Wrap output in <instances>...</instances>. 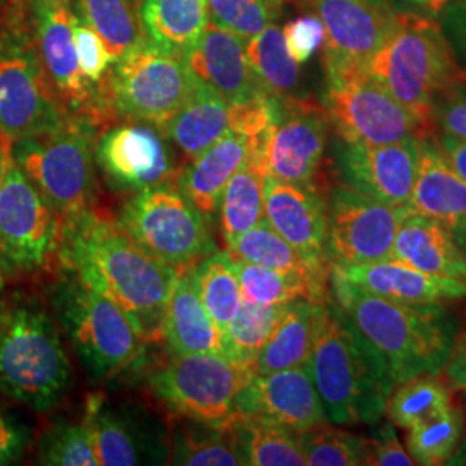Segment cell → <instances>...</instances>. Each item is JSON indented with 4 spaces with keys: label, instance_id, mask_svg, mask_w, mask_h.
<instances>
[{
    "label": "cell",
    "instance_id": "obj_55",
    "mask_svg": "<svg viewBox=\"0 0 466 466\" xmlns=\"http://www.w3.org/2000/svg\"><path fill=\"white\" fill-rule=\"evenodd\" d=\"M9 157H11V146L0 137V184H2V180H4V175H5V169H7Z\"/></svg>",
    "mask_w": 466,
    "mask_h": 466
},
{
    "label": "cell",
    "instance_id": "obj_38",
    "mask_svg": "<svg viewBox=\"0 0 466 466\" xmlns=\"http://www.w3.org/2000/svg\"><path fill=\"white\" fill-rule=\"evenodd\" d=\"M232 265L244 300L271 306L287 304L298 298L311 300L329 299V287H321L308 279L287 275L273 268L246 263L233 258Z\"/></svg>",
    "mask_w": 466,
    "mask_h": 466
},
{
    "label": "cell",
    "instance_id": "obj_41",
    "mask_svg": "<svg viewBox=\"0 0 466 466\" xmlns=\"http://www.w3.org/2000/svg\"><path fill=\"white\" fill-rule=\"evenodd\" d=\"M285 306L287 304L267 306L242 299L237 315L223 332V354L254 367L259 350L279 325Z\"/></svg>",
    "mask_w": 466,
    "mask_h": 466
},
{
    "label": "cell",
    "instance_id": "obj_5",
    "mask_svg": "<svg viewBox=\"0 0 466 466\" xmlns=\"http://www.w3.org/2000/svg\"><path fill=\"white\" fill-rule=\"evenodd\" d=\"M365 69L427 130L435 100L461 73L437 17L400 9L396 28Z\"/></svg>",
    "mask_w": 466,
    "mask_h": 466
},
{
    "label": "cell",
    "instance_id": "obj_25",
    "mask_svg": "<svg viewBox=\"0 0 466 466\" xmlns=\"http://www.w3.org/2000/svg\"><path fill=\"white\" fill-rule=\"evenodd\" d=\"M184 57L200 84L211 86L232 106H249L269 96L254 76L246 40L238 35L209 25Z\"/></svg>",
    "mask_w": 466,
    "mask_h": 466
},
{
    "label": "cell",
    "instance_id": "obj_45",
    "mask_svg": "<svg viewBox=\"0 0 466 466\" xmlns=\"http://www.w3.org/2000/svg\"><path fill=\"white\" fill-rule=\"evenodd\" d=\"M208 16L209 25L244 40L265 30L275 17L261 0H208Z\"/></svg>",
    "mask_w": 466,
    "mask_h": 466
},
{
    "label": "cell",
    "instance_id": "obj_48",
    "mask_svg": "<svg viewBox=\"0 0 466 466\" xmlns=\"http://www.w3.org/2000/svg\"><path fill=\"white\" fill-rule=\"evenodd\" d=\"M30 444V425L15 410L0 402V466L21 463Z\"/></svg>",
    "mask_w": 466,
    "mask_h": 466
},
{
    "label": "cell",
    "instance_id": "obj_31",
    "mask_svg": "<svg viewBox=\"0 0 466 466\" xmlns=\"http://www.w3.org/2000/svg\"><path fill=\"white\" fill-rule=\"evenodd\" d=\"M138 21L150 44L185 54L209 26L208 0H142Z\"/></svg>",
    "mask_w": 466,
    "mask_h": 466
},
{
    "label": "cell",
    "instance_id": "obj_46",
    "mask_svg": "<svg viewBox=\"0 0 466 466\" xmlns=\"http://www.w3.org/2000/svg\"><path fill=\"white\" fill-rule=\"evenodd\" d=\"M73 35H75V46H76L80 69H82L86 82L94 85L102 94L107 73H109L113 63H111L109 52L106 49V44L100 38V35L85 21L84 17L76 13V9H75V17H73Z\"/></svg>",
    "mask_w": 466,
    "mask_h": 466
},
{
    "label": "cell",
    "instance_id": "obj_56",
    "mask_svg": "<svg viewBox=\"0 0 466 466\" xmlns=\"http://www.w3.org/2000/svg\"><path fill=\"white\" fill-rule=\"evenodd\" d=\"M451 463H454V465H465L466 463V435L463 437V441H461V444H460V448L456 451V454H454V458L451 460Z\"/></svg>",
    "mask_w": 466,
    "mask_h": 466
},
{
    "label": "cell",
    "instance_id": "obj_47",
    "mask_svg": "<svg viewBox=\"0 0 466 466\" xmlns=\"http://www.w3.org/2000/svg\"><path fill=\"white\" fill-rule=\"evenodd\" d=\"M432 127L466 138V75L461 71L435 100Z\"/></svg>",
    "mask_w": 466,
    "mask_h": 466
},
{
    "label": "cell",
    "instance_id": "obj_3",
    "mask_svg": "<svg viewBox=\"0 0 466 466\" xmlns=\"http://www.w3.org/2000/svg\"><path fill=\"white\" fill-rule=\"evenodd\" d=\"M329 285L333 300L382 354L394 382L421 373H442L456 340V321L442 304L385 299L332 269Z\"/></svg>",
    "mask_w": 466,
    "mask_h": 466
},
{
    "label": "cell",
    "instance_id": "obj_54",
    "mask_svg": "<svg viewBox=\"0 0 466 466\" xmlns=\"http://www.w3.org/2000/svg\"><path fill=\"white\" fill-rule=\"evenodd\" d=\"M451 0H400V11H411L425 16L439 17Z\"/></svg>",
    "mask_w": 466,
    "mask_h": 466
},
{
    "label": "cell",
    "instance_id": "obj_7",
    "mask_svg": "<svg viewBox=\"0 0 466 466\" xmlns=\"http://www.w3.org/2000/svg\"><path fill=\"white\" fill-rule=\"evenodd\" d=\"M50 289L52 311L94 380H109L132 367L144 340L113 300L85 285L73 271Z\"/></svg>",
    "mask_w": 466,
    "mask_h": 466
},
{
    "label": "cell",
    "instance_id": "obj_1",
    "mask_svg": "<svg viewBox=\"0 0 466 466\" xmlns=\"http://www.w3.org/2000/svg\"><path fill=\"white\" fill-rule=\"evenodd\" d=\"M59 269L113 300L144 342L163 339L178 269L152 258L109 218L90 211L65 225Z\"/></svg>",
    "mask_w": 466,
    "mask_h": 466
},
{
    "label": "cell",
    "instance_id": "obj_11",
    "mask_svg": "<svg viewBox=\"0 0 466 466\" xmlns=\"http://www.w3.org/2000/svg\"><path fill=\"white\" fill-rule=\"evenodd\" d=\"M256 375L250 365L221 352L177 354L149 375L152 394L173 415L208 425H228L235 400Z\"/></svg>",
    "mask_w": 466,
    "mask_h": 466
},
{
    "label": "cell",
    "instance_id": "obj_8",
    "mask_svg": "<svg viewBox=\"0 0 466 466\" xmlns=\"http://www.w3.org/2000/svg\"><path fill=\"white\" fill-rule=\"evenodd\" d=\"M198 84L184 54L161 49L142 36L111 65L102 97L111 121L147 123L163 130Z\"/></svg>",
    "mask_w": 466,
    "mask_h": 466
},
{
    "label": "cell",
    "instance_id": "obj_53",
    "mask_svg": "<svg viewBox=\"0 0 466 466\" xmlns=\"http://www.w3.org/2000/svg\"><path fill=\"white\" fill-rule=\"evenodd\" d=\"M435 137L451 167H454V171L466 182V138L446 132H437Z\"/></svg>",
    "mask_w": 466,
    "mask_h": 466
},
{
    "label": "cell",
    "instance_id": "obj_14",
    "mask_svg": "<svg viewBox=\"0 0 466 466\" xmlns=\"http://www.w3.org/2000/svg\"><path fill=\"white\" fill-rule=\"evenodd\" d=\"M28 16L38 57L67 116L85 117L97 128L111 123L102 94L80 69L73 35L75 0H28Z\"/></svg>",
    "mask_w": 466,
    "mask_h": 466
},
{
    "label": "cell",
    "instance_id": "obj_39",
    "mask_svg": "<svg viewBox=\"0 0 466 466\" xmlns=\"http://www.w3.org/2000/svg\"><path fill=\"white\" fill-rule=\"evenodd\" d=\"M465 425L463 410L451 404L408 429L406 446L415 465H450L465 437Z\"/></svg>",
    "mask_w": 466,
    "mask_h": 466
},
{
    "label": "cell",
    "instance_id": "obj_29",
    "mask_svg": "<svg viewBox=\"0 0 466 466\" xmlns=\"http://www.w3.org/2000/svg\"><path fill=\"white\" fill-rule=\"evenodd\" d=\"M163 339L177 354H223V333L200 300L194 268L178 273L167 304Z\"/></svg>",
    "mask_w": 466,
    "mask_h": 466
},
{
    "label": "cell",
    "instance_id": "obj_59",
    "mask_svg": "<svg viewBox=\"0 0 466 466\" xmlns=\"http://www.w3.org/2000/svg\"><path fill=\"white\" fill-rule=\"evenodd\" d=\"M461 390H466V382H465V385H463V387H461Z\"/></svg>",
    "mask_w": 466,
    "mask_h": 466
},
{
    "label": "cell",
    "instance_id": "obj_30",
    "mask_svg": "<svg viewBox=\"0 0 466 466\" xmlns=\"http://www.w3.org/2000/svg\"><path fill=\"white\" fill-rule=\"evenodd\" d=\"M321 302L306 298L287 302L279 325L256 358V375L308 365L315 344Z\"/></svg>",
    "mask_w": 466,
    "mask_h": 466
},
{
    "label": "cell",
    "instance_id": "obj_18",
    "mask_svg": "<svg viewBox=\"0 0 466 466\" xmlns=\"http://www.w3.org/2000/svg\"><path fill=\"white\" fill-rule=\"evenodd\" d=\"M96 161L111 184L135 194L180 173L159 128L137 121L107 127L96 142Z\"/></svg>",
    "mask_w": 466,
    "mask_h": 466
},
{
    "label": "cell",
    "instance_id": "obj_28",
    "mask_svg": "<svg viewBox=\"0 0 466 466\" xmlns=\"http://www.w3.org/2000/svg\"><path fill=\"white\" fill-rule=\"evenodd\" d=\"M392 259L420 271L466 283V256L437 219L408 211L394 238Z\"/></svg>",
    "mask_w": 466,
    "mask_h": 466
},
{
    "label": "cell",
    "instance_id": "obj_49",
    "mask_svg": "<svg viewBox=\"0 0 466 466\" xmlns=\"http://www.w3.org/2000/svg\"><path fill=\"white\" fill-rule=\"evenodd\" d=\"M283 40L292 59L302 65L325 44V30L315 15H304L287 23L282 30Z\"/></svg>",
    "mask_w": 466,
    "mask_h": 466
},
{
    "label": "cell",
    "instance_id": "obj_19",
    "mask_svg": "<svg viewBox=\"0 0 466 466\" xmlns=\"http://www.w3.org/2000/svg\"><path fill=\"white\" fill-rule=\"evenodd\" d=\"M273 96L249 106H232L208 85L192 96L165 125L163 132L187 159H194L232 132L258 137L271 119Z\"/></svg>",
    "mask_w": 466,
    "mask_h": 466
},
{
    "label": "cell",
    "instance_id": "obj_33",
    "mask_svg": "<svg viewBox=\"0 0 466 466\" xmlns=\"http://www.w3.org/2000/svg\"><path fill=\"white\" fill-rule=\"evenodd\" d=\"M233 259L254 263L261 267L273 268L287 275L302 277L321 287H329L330 271H323L308 263L299 250L292 248L280 233L277 232L267 218H263L256 227L242 233L237 240L227 248Z\"/></svg>",
    "mask_w": 466,
    "mask_h": 466
},
{
    "label": "cell",
    "instance_id": "obj_57",
    "mask_svg": "<svg viewBox=\"0 0 466 466\" xmlns=\"http://www.w3.org/2000/svg\"><path fill=\"white\" fill-rule=\"evenodd\" d=\"M261 2L267 5L268 9H269V13H271L273 16H277V13L280 11V7H282L285 0H261Z\"/></svg>",
    "mask_w": 466,
    "mask_h": 466
},
{
    "label": "cell",
    "instance_id": "obj_51",
    "mask_svg": "<svg viewBox=\"0 0 466 466\" xmlns=\"http://www.w3.org/2000/svg\"><path fill=\"white\" fill-rule=\"evenodd\" d=\"M367 465L371 466H410L415 465L410 452L400 446V439L389 421L375 439L370 441V454Z\"/></svg>",
    "mask_w": 466,
    "mask_h": 466
},
{
    "label": "cell",
    "instance_id": "obj_22",
    "mask_svg": "<svg viewBox=\"0 0 466 466\" xmlns=\"http://www.w3.org/2000/svg\"><path fill=\"white\" fill-rule=\"evenodd\" d=\"M235 417L265 420L296 433L329 421L308 365L254 375L235 400Z\"/></svg>",
    "mask_w": 466,
    "mask_h": 466
},
{
    "label": "cell",
    "instance_id": "obj_50",
    "mask_svg": "<svg viewBox=\"0 0 466 466\" xmlns=\"http://www.w3.org/2000/svg\"><path fill=\"white\" fill-rule=\"evenodd\" d=\"M460 69L466 75V0H451L437 17Z\"/></svg>",
    "mask_w": 466,
    "mask_h": 466
},
{
    "label": "cell",
    "instance_id": "obj_26",
    "mask_svg": "<svg viewBox=\"0 0 466 466\" xmlns=\"http://www.w3.org/2000/svg\"><path fill=\"white\" fill-rule=\"evenodd\" d=\"M330 269L352 285L385 299L408 304H444L466 298V283L427 275L392 258Z\"/></svg>",
    "mask_w": 466,
    "mask_h": 466
},
{
    "label": "cell",
    "instance_id": "obj_37",
    "mask_svg": "<svg viewBox=\"0 0 466 466\" xmlns=\"http://www.w3.org/2000/svg\"><path fill=\"white\" fill-rule=\"evenodd\" d=\"M246 56L254 76L269 96L289 97L299 84V65L289 54L277 25L269 23L246 40Z\"/></svg>",
    "mask_w": 466,
    "mask_h": 466
},
{
    "label": "cell",
    "instance_id": "obj_42",
    "mask_svg": "<svg viewBox=\"0 0 466 466\" xmlns=\"http://www.w3.org/2000/svg\"><path fill=\"white\" fill-rule=\"evenodd\" d=\"M75 9L100 35L111 63L144 36L132 0H75Z\"/></svg>",
    "mask_w": 466,
    "mask_h": 466
},
{
    "label": "cell",
    "instance_id": "obj_12",
    "mask_svg": "<svg viewBox=\"0 0 466 466\" xmlns=\"http://www.w3.org/2000/svg\"><path fill=\"white\" fill-rule=\"evenodd\" d=\"M66 116L30 30L23 19L11 23L0 32V137L11 146L56 130Z\"/></svg>",
    "mask_w": 466,
    "mask_h": 466
},
{
    "label": "cell",
    "instance_id": "obj_40",
    "mask_svg": "<svg viewBox=\"0 0 466 466\" xmlns=\"http://www.w3.org/2000/svg\"><path fill=\"white\" fill-rule=\"evenodd\" d=\"M200 300L221 333L230 325L240 304L242 292L235 275L232 256L227 250H215L194 268Z\"/></svg>",
    "mask_w": 466,
    "mask_h": 466
},
{
    "label": "cell",
    "instance_id": "obj_4",
    "mask_svg": "<svg viewBox=\"0 0 466 466\" xmlns=\"http://www.w3.org/2000/svg\"><path fill=\"white\" fill-rule=\"evenodd\" d=\"M71 363L49 311L35 298L15 296L0 309V392L35 413L66 398Z\"/></svg>",
    "mask_w": 466,
    "mask_h": 466
},
{
    "label": "cell",
    "instance_id": "obj_16",
    "mask_svg": "<svg viewBox=\"0 0 466 466\" xmlns=\"http://www.w3.org/2000/svg\"><path fill=\"white\" fill-rule=\"evenodd\" d=\"M408 209L335 187L327 199V258L330 268L389 259L400 221Z\"/></svg>",
    "mask_w": 466,
    "mask_h": 466
},
{
    "label": "cell",
    "instance_id": "obj_2",
    "mask_svg": "<svg viewBox=\"0 0 466 466\" xmlns=\"http://www.w3.org/2000/svg\"><path fill=\"white\" fill-rule=\"evenodd\" d=\"M308 370L333 425L377 423L396 383L382 354L330 299L319 308Z\"/></svg>",
    "mask_w": 466,
    "mask_h": 466
},
{
    "label": "cell",
    "instance_id": "obj_58",
    "mask_svg": "<svg viewBox=\"0 0 466 466\" xmlns=\"http://www.w3.org/2000/svg\"><path fill=\"white\" fill-rule=\"evenodd\" d=\"M4 290H5V271L0 268V309H2L4 302H5V294H4Z\"/></svg>",
    "mask_w": 466,
    "mask_h": 466
},
{
    "label": "cell",
    "instance_id": "obj_60",
    "mask_svg": "<svg viewBox=\"0 0 466 466\" xmlns=\"http://www.w3.org/2000/svg\"><path fill=\"white\" fill-rule=\"evenodd\" d=\"M465 392H466V390H465Z\"/></svg>",
    "mask_w": 466,
    "mask_h": 466
},
{
    "label": "cell",
    "instance_id": "obj_44",
    "mask_svg": "<svg viewBox=\"0 0 466 466\" xmlns=\"http://www.w3.org/2000/svg\"><path fill=\"white\" fill-rule=\"evenodd\" d=\"M36 463L49 466H99L86 423L59 420L36 439Z\"/></svg>",
    "mask_w": 466,
    "mask_h": 466
},
{
    "label": "cell",
    "instance_id": "obj_24",
    "mask_svg": "<svg viewBox=\"0 0 466 466\" xmlns=\"http://www.w3.org/2000/svg\"><path fill=\"white\" fill-rule=\"evenodd\" d=\"M408 211L444 225L466 256V182L451 167L431 130L420 135L417 180Z\"/></svg>",
    "mask_w": 466,
    "mask_h": 466
},
{
    "label": "cell",
    "instance_id": "obj_36",
    "mask_svg": "<svg viewBox=\"0 0 466 466\" xmlns=\"http://www.w3.org/2000/svg\"><path fill=\"white\" fill-rule=\"evenodd\" d=\"M451 385L439 373H421L394 383L387 402L385 417L394 427L411 429L420 421L437 415L452 404Z\"/></svg>",
    "mask_w": 466,
    "mask_h": 466
},
{
    "label": "cell",
    "instance_id": "obj_15",
    "mask_svg": "<svg viewBox=\"0 0 466 466\" xmlns=\"http://www.w3.org/2000/svg\"><path fill=\"white\" fill-rule=\"evenodd\" d=\"M323 107L298 97H275L271 119L256 137L254 156L269 175L287 184L317 185L329 140Z\"/></svg>",
    "mask_w": 466,
    "mask_h": 466
},
{
    "label": "cell",
    "instance_id": "obj_6",
    "mask_svg": "<svg viewBox=\"0 0 466 466\" xmlns=\"http://www.w3.org/2000/svg\"><path fill=\"white\" fill-rule=\"evenodd\" d=\"M96 130L88 119L66 116L52 132L11 144V157L63 219L73 223L94 211Z\"/></svg>",
    "mask_w": 466,
    "mask_h": 466
},
{
    "label": "cell",
    "instance_id": "obj_27",
    "mask_svg": "<svg viewBox=\"0 0 466 466\" xmlns=\"http://www.w3.org/2000/svg\"><path fill=\"white\" fill-rule=\"evenodd\" d=\"M254 144L256 137L232 132L180 169L177 177L178 188L209 221L218 217L223 188L249 159Z\"/></svg>",
    "mask_w": 466,
    "mask_h": 466
},
{
    "label": "cell",
    "instance_id": "obj_21",
    "mask_svg": "<svg viewBox=\"0 0 466 466\" xmlns=\"http://www.w3.org/2000/svg\"><path fill=\"white\" fill-rule=\"evenodd\" d=\"M325 30L323 56L365 66L396 28L392 0H304Z\"/></svg>",
    "mask_w": 466,
    "mask_h": 466
},
{
    "label": "cell",
    "instance_id": "obj_34",
    "mask_svg": "<svg viewBox=\"0 0 466 466\" xmlns=\"http://www.w3.org/2000/svg\"><path fill=\"white\" fill-rule=\"evenodd\" d=\"M230 423L208 425L185 420V423L169 433L167 463L182 466L244 465Z\"/></svg>",
    "mask_w": 466,
    "mask_h": 466
},
{
    "label": "cell",
    "instance_id": "obj_52",
    "mask_svg": "<svg viewBox=\"0 0 466 466\" xmlns=\"http://www.w3.org/2000/svg\"><path fill=\"white\" fill-rule=\"evenodd\" d=\"M451 389L461 390L466 382V332L456 335L450 360L442 370Z\"/></svg>",
    "mask_w": 466,
    "mask_h": 466
},
{
    "label": "cell",
    "instance_id": "obj_13",
    "mask_svg": "<svg viewBox=\"0 0 466 466\" xmlns=\"http://www.w3.org/2000/svg\"><path fill=\"white\" fill-rule=\"evenodd\" d=\"M65 225L9 157L0 184V268L32 275L61 265Z\"/></svg>",
    "mask_w": 466,
    "mask_h": 466
},
{
    "label": "cell",
    "instance_id": "obj_32",
    "mask_svg": "<svg viewBox=\"0 0 466 466\" xmlns=\"http://www.w3.org/2000/svg\"><path fill=\"white\" fill-rule=\"evenodd\" d=\"M218 217L225 249L265 218V169L254 150L223 188Z\"/></svg>",
    "mask_w": 466,
    "mask_h": 466
},
{
    "label": "cell",
    "instance_id": "obj_23",
    "mask_svg": "<svg viewBox=\"0 0 466 466\" xmlns=\"http://www.w3.org/2000/svg\"><path fill=\"white\" fill-rule=\"evenodd\" d=\"M265 218L308 263L330 271L327 199L317 185L287 184L265 175Z\"/></svg>",
    "mask_w": 466,
    "mask_h": 466
},
{
    "label": "cell",
    "instance_id": "obj_20",
    "mask_svg": "<svg viewBox=\"0 0 466 466\" xmlns=\"http://www.w3.org/2000/svg\"><path fill=\"white\" fill-rule=\"evenodd\" d=\"M84 421L99 466L167 463L169 437L147 411L90 398Z\"/></svg>",
    "mask_w": 466,
    "mask_h": 466
},
{
    "label": "cell",
    "instance_id": "obj_10",
    "mask_svg": "<svg viewBox=\"0 0 466 466\" xmlns=\"http://www.w3.org/2000/svg\"><path fill=\"white\" fill-rule=\"evenodd\" d=\"M137 246L167 267L196 268L217 250L211 223L177 184L137 192L116 219Z\"/></svg>",
    "mask_w": 466,
    "mask_h": 466
},
{
    "label": "cell",
    "instance_id": "obj_17",
    "mask_svg": "<svg viewBox=\"0 0 466 466\" xmlns=\"http://www.w3.org/2000/svg\"><path fill=\"white\" fill-rule=\"evenodd\" d=\"M420 137L392 144L337 140L335 169L342 185L392 208L408 209L417 180Z\"/></svg>",
    "mask_w": 466,
    "mask_h": 466
},
{
    "label": "cell",
    "instance_id": "obj_35",
    "mask_svg": "<svg viewBox=\"0 0 466 466\" xmlns=\"http://www.w3.org/2000/svg\"><path fill=\"white\" fill-rule=\"evenodd\" d=\"M230 425L244 465L306 466L298 433L258 418L235 417Z\"/></svg>",
    "mask_w": 466,
    "mask_h": 466
},
{
    "label": "cell",
    "instance_id": "obj_43",
    "mask_svg": "<svg viewBox=\"0 0 466 466\" xmlns=\"http://www.w3.org/2000/svg\"><path fill=\"white\" fill-rule=\"evenodd\" d=\"M306 465H367L370 441L354 433L335 429L329 421L298 433Z\"/></svg>",
    "mask_w": 466,
    "mask_h": 466
},
{
    "label": "cell",
    "instance_id": "obj_9",
    "mask_svg": "<svg viewBox=\"0 0 466 466\" xmlns=\"http://www.w3.org/2000/svg\"><path fill=\"white\" fill-rule=\"evenodd\" d=\"M323 111L337 137L350 144H392L427 128L394 99L365 66L325 57Z\"/></svg>",
    "mask_w": 466,
    "mask_h": 466
}]
</instances>
